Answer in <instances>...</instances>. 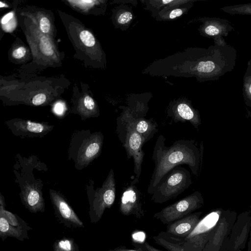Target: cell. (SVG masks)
I'll list each match as a JSON object with an SVG mask.
<instances>
[{
	"label": "cell",
	"instance_id": "cell-1",
	"mask_svg": "<svg viewBox=\"0 0 251 251\" xmlns=\"http://www.w3.org/2000/svg\"><path fill=\"white\" fill-rule=\"evenodd\" d=\"M165 140L164 136L160 135L153 148L152 159L155 166L147 189L151 195L163 177L176 166L185 164L193 174L198 172L200 154L193 140H178L170 147L165 146Z\"/></svg>",
	"mask_w": 251,
	"mask_h": 251
},
{
	"label": "cell",
	"instance_id": "cell-2",
	"mask_svg": "<svg viewBox=\"0 0 251 251\" xmlns=\"http://www.w3.org/2000/svg\"><path fill=\"white\" fill-rule=\"evenodd\" d=\"M222 211V209H217L209 212L185 236L161 231L152 238L156 244L168 251H202L212 236Z\"/></svg>",
	"mask_w": 251,
	"mask_h": 251
},
{
	"label": "cell",
	"instance_id": "cell-3",
	"mask_svg": "<svg viewBox=\"0 0 251 251\" xmlns=\"http://www.w3.org/2000/svg\"><path fill=\"white\" fill-rule=\"evenodd\" d=\"M103 135L100 131L92 132L89 130L75 131L71 137L68 150V158L80 170L87 167L101 152Z\"/></svg>",
	"mask_w": 251,
	"mask_h": 251
},
{
	"label": "cell",
	"instance_id": "cell-4",
	"mask_svg": "<svg viewBox=\"0 0 251 251\" xmlns=\"http://www.w3.org/2000/svg\"><path fill=\"white\" fill-rule=\"evenodd\" d=\"M191 183L190 172L184 167L176 166L161 180L151 194V200L155 203L165 202L177 197Z\"/></svg>",
	"mask_w": 251,
	"mask_h": 251
},
{
	"label": "cell",
	"instance_id": "cell-5",
	"mask_svg": "<svg viewBox=\"0 0 251 251\" xmlns=\"http://www.w3.org/2000/svg\"><path fill=\"white\" fill-rule=\"evenodd\" d=\"M87 194L90 204L89 216L92 223H96L102 218L107 208L113 205L116 197V182L112 169L109 171L100 187L92 190L87 187Z\"/></svg>",
	"mask_w": 251,
	"mask_h": 251
},
{
	"label": "cell",
	"instance_id": "cell-6",
	"mask_svg": "<svg viewBox=\"0 0 251 251\" xmlns=\"http://www.w3.org/2000/svg\"><path fill=\"white\" fill-rule=\"evenodd\" d=\"M116 132L124 147L128 159L132 157L136 178L139 179L142 170V164L145 153L142 150L146 143L142 136L132 127L130 123L122 116L117 120Z\"/></svg>",
	"mask_w": 251,
	"mask_h": 251
},
{
	"label": "cell",
	"instance_id": "cell-7",
	"mask_svg": "<svg viewBox=\"0 0 251 251\" xmlns=\"http://www.w3.org/2000/svg\"><path fill=\"white\" fill-rule=\"evenodd\" d=\"M203 199L200 193L196 191L191 195L163 208L153 217L164 225H169L200 208Z\"/></svg>",
	"mask_w": 251,
	"mask_h": 251
},
{
	"label": "cell",
	"instance_id": "cell-8",
	"mask_svg": "<svg viewBox=\"0 0 251 251\" xmlns=\"http://www.w3.org/2000/svg\"><path fill=\"white\" fill-rule=\"evenodd\" d=\"M236 215L235 212L223 210L212 236L202 251H226Z\"/></svg>",
	"mask_w": 251,
	"mask_h": 251
},
{
	"label": "cell",
	"instance_id": "cell-9",
	"mask_svg": "<svg viewBox=\"0 0 251 251\" xmlns=\"http://www.w3.org/2000/svg\"><path fill=\"white\" fill-rule=\"evenodd\" d=\"M49 193L55 217L59 224L70 228L84 227L83 223L63 194L51 189Z\"/></svg>",
	"mask_w": 251,
	"mask_h": 251
},
{
	"label": "cell",
	"instance_id": "cell-10",
	"mask_svg": "<svg viewBox=\"0 0 251 251\" xmlns=\"http://www.w3.org/2000/svg\"><path fill=\"white\" fill-rule=\"evenodd\" d=\"M20 197L24 206L30 212L36 213L45 211V200L41 182L25 180L20 184Z\"/></svg>",
	"mask_w": 251,
	"mask_h": 251
},
{
	"label": "cell",
	"instance_id": "cell-11",
	"mask_svg": "<svg viewBox=\"0 0 251 251\" xmlns=\"http://www.w3.org/2000/svg\"><path fill=\"white\" fill-rule=\"evenodd\" d=\"M138 182L135 178L128 187L124 188L121 198L119 211L125 216H133L141 219L145 215L140 191L134 185Z\"/></svg>",
	"mask_w": 251,
	"mask_h": 251
},
{
	"label": "cell",
	"instance_id": "cell-12",
	"mask_svg": "<svg viewBox=\"0 0 251 251\" xmlns=\"http://www.w3.org/2000/svg\"><path fill=\"white\" fill-rule=\"evenodd\" d=\"M251 227L250 213L246 211L238 215L232 226L226 251H237L245 249Z\"/></svg>",
	"mask_w": 251,
	"mask_h": 251
},
{
	"label": "cell",
	"instance_id": "cell-13",
	"mask_svg": "<svg viewBox=\"0 0 251 251\" xmlns=\"http://www.w3.org/2000/svg\"><path fill=\"white\" fill-rule=\"evenodd\" d=\"M16 136L27 137H42L51 131L54 126L48 123L14 119L5 122Z\"/></svg>",
	"mask_w": 251,
	"mask_h": 251
},
{
	"label": "cell",
	"instance_id": "cell-14",
	"mask_svg": "<svg viewBox=\"0 0 251 251\" xmlns=\"http://www.w3.org/2000/svg\"><path fill=\"white\" fill-rule=\"evenodd\" d=\"M167 113L175 123L189 122L196 128L201 124L198 112L186 100H178L170 103Z\"/></svg>",
	"mask_w": 251,
	"mask_h": 251
},
{
	"label": "cell",
	"instance_id": "cell-15",
	"mask_svg": "<svg viewBox=\"0 0 251 251\" xmlns=\"http://www.w3.org/2000/svg\"><path fill=\"white\" fill-rule=\"evenodd\" d=\"M121 116L130 123L133 128L144 139L145 142L151 139L158 131V125L152 119H146L144 117H133L128 110L124 111Z\"/></svg>",
	"mask_w": 251,
	"mask_h": 251
},
{
	"label": "cell",
	"instance_id": "cell-16",
	"mask_svg": "<svg viewBox=\"0 0 251 251\" xmlns=\"http://www.w3.org/2000/svg\"><path fill=\"white\" fill-rule=\"evenodd\" d=\"M201 211L192 213L167 226L166 232L174 235L185 236L196 226L201 220Z\"/></svg>",
	"mask_w": 251,
	"mask_h": 251
},
{
	"label": "cell",
	"instance_id": "cell-17",
	"mask_svg": "<svg viewBox=\"0 0 251 251\" xmlns=\"http://www.w3.org/2000/svg\"><path fill=\"white\" fill-rule=\"evenodd\" d=\"M201 27V32L203 35L215 37L216 39L227 36L232 28L228 21L219 19L205 20Z\"/></svg>",
	"mask_w": 251,
	"mask_h": 251
},
{
	"label": "cell",
	"instance_id": "cell-18",
	"mask_svg": "<svg viewBox=\"0 0 251 251\" xmlns=\"http://www.w3.org/2000/svg\"><path fill=\"white\" fill-rule=\"evenodd\" d=\"M27 231L10 225L6 219L0 215V237L4 241L8 237H13L23 241L28 239Z\"/></svg>",
	"mask_w": 251,
	"mask_h": 251
},
{
	"label": "cell",
	"instance_id": "cell-19",
	"mask_svg": "<svg viewBox=\"0 0 251 251\" xmlns=\"http://www.w3.org/2000/svg\"><path fill=\"white\" fill-rule=\"evenodd\" d=\"M0 215L3 216L8 223L13 226L27 231L32 229V228L27 223L16 214L5 209L4 198L1 193H0Z\"/></svg>",
	"mask_w": 251,
	"mask_h": 251
},
{
	"label": "cell",
	"instance_id": "cell-20",
	"mask_svg": "<svg viewBox=\"0 0 251 251\" xmlns=\"http://www.w3.org/2000/svg\"><path fill=\"white\" fill-rule=\"evenodd\" d=\"M181 5L167 7L162 9L157 13L159 20H170L175 19L182 15L187 11L190 4L181 7Z\"/></svg>",
	"mask_w": 251,
	"mask_h": 251
},
{
	"label": "cell",
	"instance_id": "cell-21",
	"mask_svg": "<svg viewBox=\"0 0 251 251\" xmlns=\"http://www.w3.org/2000/svg\"><path fill=\"white\" fill-rule=\"evenodd\" d=\"M53 251H79L78 246L72 238L64 237L56 240L53 245Z\"/></svg>",
	"mask_w": 251,
	"mask_h": 251
},
{
	"label": "cell",
	"instance_id": "cell-22",
	"mask_svg": "<svg viewBox=\"0 0 251 251\" xmlns=\"http://www.w3.org/2000/svg\"><path fill=\"white\" fill-rule=\"evenodd\" d=\"M221 9L227 13L232 15H251V3L240 4L225 6Z\"/></svg>",
	"mask_w": 251,
	"mask_h": 251
},
{
	"label": "cell",
	"instance_id": "cell-23",
	"mask_svg": "<svg viewBox=\"0 0 251 251\" xmlns=\"http://www.w3.org/2000/svg\"><path fill=\"white\" fill-rule=\"evenodd\" d=\"M191 1L188 0H151L149 1L150 3L148 7L151 6L153 9H160L162 8L163 6H164V8L173 6L178 5H181L183 4L186 3L187 2H189ZM163 8V9H164Z\"/></svg>",
	"mask_w": 251,
	"mask_h": 251
},
{
	"label": "cell",
	"instance_id": "cell-24",
	"mask_svg": "<svg viewBox=\"0 0 251 251\" xmlns=\"http://www.w3.org/2000/svg\"><path fill=\"white\" fill-rule=\"evenodd\" d=\"M243 92L245 98L251 100V74L247 71L244 78Z\"/></svg>",
	"mask_w": 251,
	"mask_h": 251
},
{
	"label": "cell",
	"instance_id": "cell-25",
	"mask_svg": "<svg viewBox=\"0 0 251 251\" xmlns=\"http://www.w3.org/2000/svg\"><path fill=\"white\" fill-rule=\"evenodd\" d=\"M81 41L87 47H93L95 44V39L92 34L88 30H84L79 34Z\"/></svg>",
	"mask_w": 251,
	"mask_h": 251
},
{
	"label": "cell",
	"instance_id": "cell-26",
	"mask_svg": "<svg viewBox=\"0 0 251 251\" xmlns=\"http://www.w3.org/2000/svg\"><path fill=\"white\" fill-rule=\"evenodd\" d=\"M133 19V14L131 11L126 10H122L117 17V23L123 25L129 24Z\"/></svg>",
	"mask_w": 251,
	"mask_h": 251
},
{
	"label": "cell",
	"instance_id": "cell-27",
	"mask_svg": "<svg viewBox=\"0 0 251 251\" xmlns=\"http://www.w3.org/2000/svg\"><path fill=\"white\" fill-rule=\"evenodd\" d=\"M40 47L42 52L46 55L50 56L53 54V50L50 41L45 37L40 40Z\"/></svg>",
	"mask_w": 251,
	"mask_h": 251
},
{
	"label": "cell",
	"instance_id": "cell-28",
	"mask_svg": "<svg viewBox=\"0 0 251 251\" xmlns=\"http://www.w3.org/2000/svg\"><path fill=\"white\" fill-rule=\"evenodd\" d=\"M131 244L134 247L139 248L144 251H163L154 247L146 241L132 240Z\"/></svg>",
	"mask_w": 251,
	"mask_h": 251
},
{
	"label": "cell",
	"instance_id": "cell-29",
	"mask_svg": "<svg viewBox=\"0 0 251 251\" xmlns=\"http://www.w3.org/2000/svg\"><path fill=\"white\" fill-rule=\"evenodd\" d=\"M40 29L43 33H48L50 27L49 20L47 17H43L40 21Z\"/></svg>",
	"mask_w": 251,
	"mask_h": 251
},
{
	"label": "cell",
	"instance_id": "cell-30",
	"mask_svg": "<svg viewBox=\"0 0 251 251\" xmlns=\"http://www.w3.org/2000/svg\"><path fill=\"white\" fill-rule=\"evenodd\" d=\"M46 100V95L44 94L40 93L33 97L31 102L33 105L37 106L43 104Z\"/></svg>",
	"mask_w": 251,
	"mask_h": 251
},
{
	"label": "cell",
	"instance_id": "cell-31",
	"mask_svg": "<svg viewBox=\"0 0 251 251\" xmlns=\"http://www.w3.org/2000/svg\"><path fill=\"white\" fill-rule=\"evenodd\" d=\"M26 50L23 47H20L15 49L13 53L12 56L16 59H20L24 57L25 54Z\"/></svg>",
	"mask_w": 251,
	"mask_h": 251
},
{
	"label": "cell",
	"instance_id": "cell-32",
	"mask_svg": "<svg viewBox=\"0 0 251 251\" xmlns=\"http://www.w3.org/2000/svg\"><path fill=\"white\" fill-rule=\"evenodd\" d=\"M107 251H144L141 249L134 247V249H129L125 246H119L114 249H111Z\"/></svg>",
	"mask_w": 251,
	"mask_h": 251
},
{
	"label": "cell",
	"instance_id": "cell-33",
	"mask_svg": "<svg viewBox=\"0 0 251 251\" xmlns=\"http://www.w3.org/2000/svg\"><path fill=\"white\" fill-rule=\"evenodd\" d=\"M64 105L61 102L57 103L54 106V111L57 115H62L64 112Z\"/></svg>",
	"mask_w": 251,
	"mask_h": 251
},
{
	"label": "cell",
	"instance_id": "cell-34",
	"mask_svg": "<svg viewBox=\"0 0 251 251\" xmlns=\"http://www.w3.org/2000/svg\"><path fill=\"white\" fill-rule=\"evenodd\" d=\"M13 17V14L12 12H10L6 14L2 17L1 20V23L2 25L7 23L9 20L12 19Z\"/></svg>",
	"mask_w": 251,
	"mask_h": 251
},
{
	"label": "cell",
	"instance_id": "cell-35",
	"mask_svg": "<svg viewBox=\"0 0 251 251\" xmlns=\"http://www.w3.org/2000/svg\"><path fill=\"white\" fill-rule=\"evenodd\" d=\"M248 251H251V227L249 238V241L248 242Z\"/></svg>",
	"mask_w": 251,
	"mask_h": 251
},
{
	"label": "cell",
	"instance_id": "cell-36",
	"mask_svg": "<svg viewBox=\"0 0 251 251\" xmlns=\"http://www.w3.org/2000/svg\"><path fill=\"white\" fill-rule=\"evenodd\" d=\"M247 71L250 73L251 74V59L249 62L248 63V68L247 70Z\"/></svg>",
	"mask_w": 251,
	"mask_h": 251
},
{
	"label": "cell",
	"instance_id": "cell-37",
	"mask_svg": "<svg viewBox=\"0 0 251 251\" xmlns=\"http://www.w3.org/2000/svg\"><path fill=\"white\" fill-rule=\"evenodd\" d=\"M0 7H2V6H4V3H3L2 2H0Z\"/></svg>",
	"mask_w": 251,
	"mask_h": 251
},
{
	"label": "cell",
	"instance_id": "cell-38",
	"mask_svg": "<svg viewBox=\"0 0 251 251\" xmlns=\"http://www.w3.org/2000/svg\"><path fill=\"white\" fill-rule=\"evenodd\" d=\"M242 251V250H239L238 251Z\"/></svg>",
	"mask_w": 251,
	"mask_h": 251
}]
</instances>
